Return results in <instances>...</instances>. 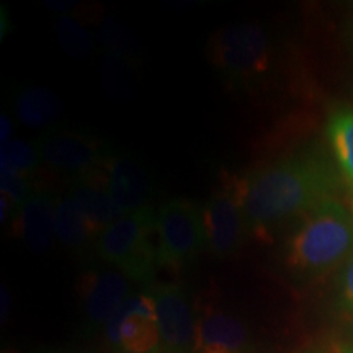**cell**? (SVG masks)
<instances>
[{"label":"cell","instance_id":"44dd1931","mask_svg":"<svg viewBox=\"0 0 353 353\" xmlns=\"http://www.w3.org/2000/svg\"><path fill=\"white\" fill-rule=\"evenodd\" d=\"M101 38L107 44L108 54L126 57L130 52L136 50V46H132L134 44L132 33H126V26L114 20H110L105 23L103 30H101Z\"/></svg>","mask_w":353,"mask_h":353},{"label":"cell","instance_id":"9a60e30c","mask_svg":"<svg viewBox=\"0 0 353 353\" xmlns=\"http://www.w3.org/2000/svg\"><path fill=\"white\" fill-rule=\"evenodd\" d=\"M15 112L26 128H46L54 123L63 113L59 95L50 87H23L15 97Z\"/></svg>","mask_w":353,"mask_h":353},{"label":"cell","instance_id":"ffe728a7","mask_svg":"<svg viewBox=\"0 0 353 353\" xmlns=\"http://www.w3.org/2000/svg\"><path fill=\"white\" fill-rule=\"evenodd\" d=\"M126 57L108 54L103 68V87L108 88L110 97H125L132 88V76L128 68Z\"/></svg>","mask_w":353,"mask_h":353},{"label":"cell","instance_id":"5bb4252c","mask_svg":"<svg viewBox=\"0 0 353 353\" xmlns=\"http://www.w3.org/2000/svg\"><path fill=\"white\" fill-rule=\"evenodd\" d=\"M68 195L76 203L79 211L83 214L95 232L101 234L105 228L110 226L113 221L123 216L121 210L105 188L88 182V180L79 179L72 183Z\"/></svg>","mask_w":353,"mask_h":353},{"label":"cell","instance_id":"ac0fdd59","mask_svg":"<svg viewBox=\"0 0 353 353\" xmlns=\"http://www.w3.org/2000/svg\"><path fill=\"white\" fill-rule=\"evenodd\" d=\"M39 156L34 144L25 141L12 139L7 144H2L0 151V172L2 175L28 176L38 165Z\"/></svg>","mask_w":353,"mask_h":353},{"label":"cell","instance_id":"277c9868","mask_svg":"<svg viewBox=\"0 0 353 353\" xmlns=\"http://www.w3.org/2000/svg\"><path fill=\"white\" fill-rule=\"evenodd\" d=\"M208 57L231 85H255L272 65V43L259 23L239 21L213 34Z\"/></svg>","mask_w":353,"mask_h":353},{"label":"cell","instance_id":"7402d4cb","mask_svg":"<svg viewBox=\"0 0 353 353\" xmlns=\"http://www.w3.org/2000/svg\"><path fill=\"white\" fill-rule=\"evenodd\" d=\"M0 188H2V196L10 200L19 208V211L33 193L28 185V180L25 176L17 175H2V179H0Z\"/></svg>","mask_w":353,"mask_h":353},{"label":"cell","instance_id":"4fadbf2b","mask_svg":"<svg viewBox=\"0 0 353 353\" xmlns=\"http://www.w3.org/2000/svg\"><path fill=\"white\" fill-rule=\"evenodd\" d=\"M249 342L245 325L223 311H208L198 324L201 353H241Z\"/></svg>","mask_w":353,"mask_h":353},{"label":"cell","instance_id":"30bf717a","mask_svg":"<svg viewBox=\"0 0 353 353\" xmlns=\"http://www.w3.org/2000/svg\"><path fill=\"white\" fill-rule=\"evenodd\" d=\"M103 187L112 195L121 213L148 206L151 182L143 165L130 156L112 154L103 165Z\"/></svg>","mask_w":353,"mask_h":353},{"label":"cell","instance_id":"603a6c76","mask_svg":"<svg viewBox=\"0 0 353 353\" xmlns=\"http://www.w3.org/2000/svg\"><path fill=\"white\" fill-rule=\"evenodd\" d=\"M341 299L343 307L353 314V257L350 259V262H348L345 272L342 275Z\"/></svg>","mask_w":353,"mask_h":353},{"label":"cell","instance_id":"8992f818","mask_svg":"<svg viewBox=\"0 0 353 353\" xmlns=\"http://www.w3.org/2000/svg\"><path fill=\"white\" fill-rule=\"evenodd\" d=\"M208 250L216 257H231L249 236L242 176L224 174L218 188L203 205Z\"/></svg>","mask_w":353,"mask_h":353},{"label":"cell","instance_id":"6da1fadb","mask_svg":"<svg viewBox=\"0 0 353 353\" xmlns=\"http://www.w3.org/2000/svg\"><path fill=\"white\" fill-rule=\"evenodd\" d=\"M242 185L249 234L267 241L288 221L332 200L337 176L327 162L301 154L254 169Z\"/></svg>","mask_w":353,"mask_h":353},{"label":"cell","instance_id":"d6986e66","mask_svg":"<svg viewBox=\"0 0 353 353\" xmlns=\"http://www.w3.org/2000/svg\"><path fill=\"white\" fill-rule=\"evenodd\" d=\"M56 33L61 48L70 57H85L94 51V37L77 20L61 17L56 21Z\"/></svg>","mask_w":353,"mask_h":353},{"label":"cell","instance_id":"3957f363","mask_svg":"<svg viewBox=\"0 0 353 353\" xmlns=\"http://www.w3.org/2000/svg\"><path fill=\"white\" fill-rule=\"evenodd\" d=\"M156 221L157 213L149 205L125 213L101 231L97 254L132 280H151L159 265L157 245L152 244Z\"/></svg>","mask_w":353,"mask_h":353},{"label":"cell","instance_id":"cb8c5ba5","mask_svg":"<svg viewBox=\"0 0 353 353\" xmlns=\"http://www.w3.org/2000/svg\"><path fill=\"white\" fill-rule=\"evenodd\" d=\"M0 141H2V144H7L8 141H12V123L6 114H2V118H0Z\"/></svg>","mask_w":353,"mask_h":353},{"label":"cell","instance_id":"ba28073f","mask_svg":"<svg viewBox=\"0 0 353 353\" xmlns=\"http://www.w3.org/2000/svg\"><path fill=\"white\" fill-rule=\"evenodd\" d=\"M107 335L110 342L123 352H152L161 342V334L151 294L128 298L120 311L107 322Z\"/></svg>","mask_w":353,"mask_h":353},{"label":"cell","instance_id":"4316f807","mask_svg":"<svg viewBox=\"0 0 353 353\" xmlns=\"http://www.w3.org/2000/svg\"><path fill=\"white\" fill-rule=\"evenodd\" d=\"M350 211H352V214H353V198H352V206H350Z\"/></svg>","mask_w":353,"mask_h":353},{"label":"cell","instance_id":"7a4b0ae2","mask_svg":"<svg viewBox=\"0 0 353 353\" xmlns=\"http://www.w3.org/2000/svg\"><path fill=\"white\" fill-rule=\"evenodd\" d=\"M353 254V214L335 198L304 216L285 245V262L294 275L319 276Z\"/></svg>","mask_w":353,"mask_h":353},{"label":"cell","instance_id":"d4e9b609","mask_svg":"<svg viewBox=\"0 0 353 353\" xmlns=\"http://www.w3.org/2000/svg\"><path fill=\"white\" fill-rule=\"evenodd\" d=\"M8 23V19L6 17V8H2V30H0V32H2V38L6 37V25Z\"/></svg>","mask_w":353,"mask_h":353},{"label":"cell","instance_id":"52a82bcc","mask_svg":"<svg viewBox=\"0 0 353 353\" xmlns=\"http://www.w3.org/2000/svg\"><path fill=\"white\" fill-rule=\"evenodd\" d=\"M34 148L44 164L79 179L97 174L112 156L100 139L70 130L46 132L34 143Z\"/></svg>","mask_w":353,"mask_h":353},{"label":"cell","instance_id":"8fae6325","mask_svg":"<svg viewBox=\"0 0 353 353\" xmlns=\"http://www.w3.org/2000/svg\"><path fill=\"white\" fill-rule=\"evenodd\" d=\"M57 200L48 192H33L15 216L17 234L33 252H44L54 234Z\"/></svg>","mask_w":353,"mask_h":353},{"label":"cell","instance_id":"484cf974","mask_svg":"<svg viewBox=\"0 0 353 353\" xmlns=\"http://www.w3.org/2000/svg\"><path fill=\"white\" fill-rule=\"evenodd\" d=\"M345 353H353V347H348L347 350H345Z\"/></svg>","mask_w":353,"mask_h":353},{"label":"cell","instance_id":"9c48e42d","mask_svg":"<svg viewBox=\"0 0 353 353\" xmlns=\"http://www.w3.org/2000/svg\"><path fill=\"white\" fill-rule=\"evenodd\" d=\"M156 304L161 342L169 353H192L198 350V325L190 303L176 285L157 286L151 291Z\"/></svg>","mask_w":353,"mask_h":353},{"label":"cell","instance_id":"7c38bea8","mask_svg":"<svg viewBox=\"0 0 353 353\" xmlns=\"http://www.w3.org/2000/svg\"><path fill=\"white\" fill-rule=\"evenodd\" d=\"M128 280L121 272L103 270L87 276L85 311L94 322H108L126 301Z\"/></svg>","mask_w":353,"mask_h":353},{"label":"cell","instance_id":"83f0119b","mask_svg":"<svg viewBox=\"0 0 353 353\" xmlns=\"http://www.w3.org/2000/svg\"><path fill=\"white\" fill-rule=\"evenodd\" d=\"M121 353H128V352H121Z\"/></svg>","mask_w":353,"mask_h":353},{"label":"cell","instance_id":"5b68a950","mask_svg":"<svg viewBox=\"0 0 353 353\" xmlns=\"http://www.w3.org/2000/svg\"><path fill=\"white\" fill-rule=\"evenodd\" d=\"M157 262L176 268L208 249L203 206L196 203L170 200L157 211Z\"/></svg>","mask_w":353,"mask_h":353},{"label":"cell","instance_id":"e0dca14e","mask_svg":"<svg viewBox=\"0 0 353 353\" xmlns=\"http://www.w3.org/2000/svg\"><path fill=\"white\" fill-rule=\"evenodd\" d=\"M327 136L339 169L353 187V110H339L330 117Z\"/></svg>","mask_w":353,"mask_h":353},{"label":"cell","instance_id":"2e32d148","mask_svg":"<svg viewBox=\"0 0 353 353\" xmlns=\"http://www.w3.org/2000/svg\"><path fill=\"white\" fill-rule=\"evenodd\" d=\"M54 234L61 244L69 249L81 250L92 239H99V234L90 226V223L83 218L72 198L65 195L57 200L54 213Z\"/></svg>","mask_w":353,"mask_h":353}]
</instances>
